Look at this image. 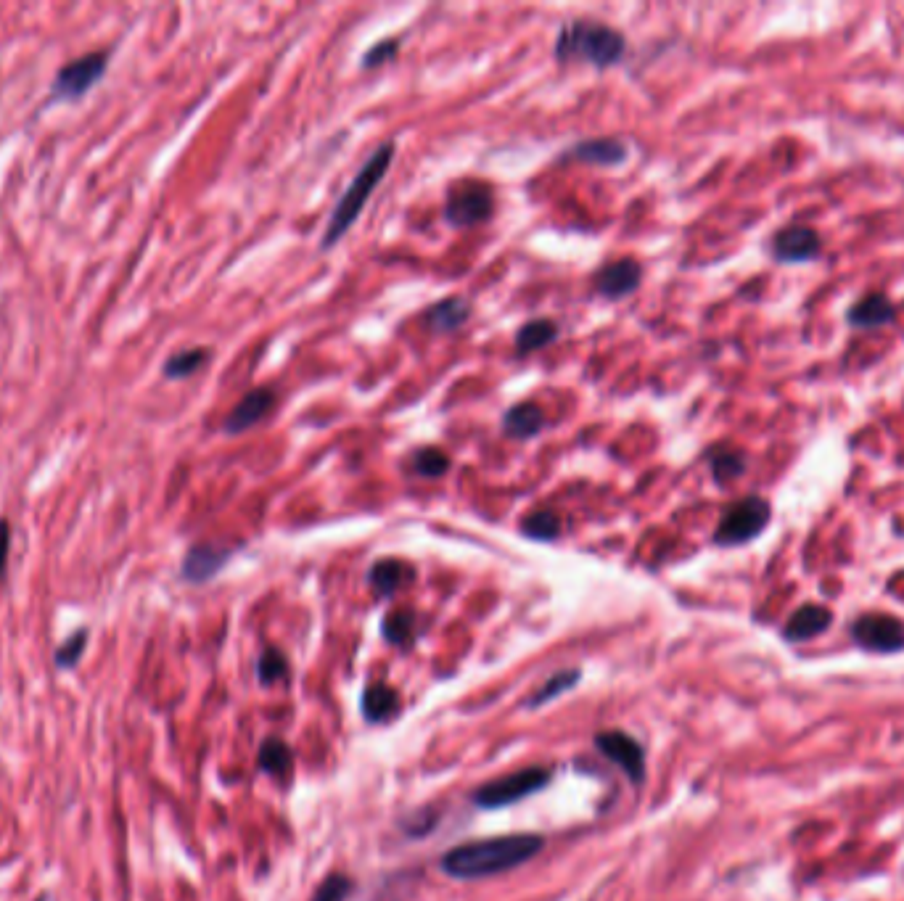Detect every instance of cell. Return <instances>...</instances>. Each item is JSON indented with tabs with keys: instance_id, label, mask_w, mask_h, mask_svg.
<instances>
[{
	"instance_id": "obj_1",
	"label": "cell",
	"mask_w": 904,
	"mask_h": 901,
	"mask_svg": "<svg viewBox=\"0 0 904 901\" xmlns=\"http://www.w3.org/2000/svg\"><path fill=\"white\" fill-rule=\"evenodd\" d=\"M542 846H545V841L534 833L500 835V838L455 846V849L447 851L439 865L450 878H490V875H500V872H508L513 867L527 865L529 859L540 854Z\"/></svg>"
},
{
	"instance_id": "obj_2",
	"label": "cell",
	"mask_w": 904,
	"mask_h": 901,
	"mask_svg": "<svg viewBox=\"0 0 904 901\" xmlns=\"http://www.w3.org/2000/svg\"><path fill=\"white\" fill-rule=\"evenodd\" d=\"M624 37L601 22H569L556 37V59L590 61L593 67H614L622 59Z\"/></svg>"
},
{
	"instance_id": "obj_3",
	"label": "cell",
	"mask_w": 904,
	"mask_h": 901,
	"mask_svg": "<svg viewBox=\"0 0 904 901\" xmlns=\"http://www.w3.org/2000/svg\"><path fill=\"white\" fill-rule=\"evenodd\" d=\"M394 159V146L392 143H384V146L378 148L376 154L363 164V170L357 172V178L349 183V188L344 191V196L339 199L336 204L334 215H331V222H328L326 228V236H323V249H331V246L339 241L344 233H347L355 220L360 217L363 212L365 201L371 199L373 188H376L381 180H384L386 170H389V164Z\"/></svg>"
},
{
	"instance_id": "obj_4",
	"label": "cell",
	"mask_w": 904,
	"mask_h": 901,
	"mask_svg": "<svg viewBox=\"0 0 904 901\" xmlns=\"http://www.w3.org/2000/svg\"><path fill=\"white\" fill-rule=\"evenodd\" d=\"M770 518L772 508L764 497H743V500L733 503L722 513L717 532H714V542L722 547L746 545V542H751L767 529Z\"/></svg>"
},
{
	"instance_id": "obj_5",
	"label": "cell",
	"mask_w": 904,
	"mask_h": 901,
	"mask_svg": "<svg viewBox=\"0 0 904 901\" xmlns=\"http://www.w3.org/2000/svg\"><path fill=\"white\" fill-rule=\"evenodd\" d=\"M109 56L112 51H90L85 56H77L69 64L56 72L51 82V98L56 101H77L96 85L109 69Z\"/></svg>"
},
{
	"instance_id": "obj_6",
	"label": "cell",
	"mask_w": 904,
	"mask_h": 901,
	"mask_svg": "<svg viewBox=\"0 0 904 901\" xmlns=\"http://www.w3.org/2000/svg\"><path fill=\"white\" fill-rule=\"evenodd\" d=\"M495 209V196H492L490 185L479 183V180H460L447 193V220L455 228H474L482 225L492 217Z\"/></svg>"
},
{
	"instance_id": "obj_7",
	"label": "cell",
	"mask_w": 904,
	"mask_h": 901,
	"mask_svg": "<svg viewBox=\"0 0 904 901\" xmlns=\"http://www.w3.org/2000/svg\"><path fill=\"white\" fill-rule=\"evenodd\" d=\"M550 783L548 769H521V772H513V775L497 777L492 783L482 785L479 791L474 793L476 806L482 809H500V806L516 804V801H524L532 793L542 791L545 785Z\"/></svg>"
},
{
	"instance_id": "obj_8",
	"label": "cell",
	"mask_w": 904,
	"mask_h": 901,
	"mask_svg": "<svg viewBox=\"0 0 904 901\" xmlns=\"http://www.w3.org/2000/svg\"><path fill=\"white\" fill-rule=\"evenodd\" d=\"M854 643L870 653L904 650V621L889 613H865L852 624Z\"/></svg>"
},
{
	"instance_id": "obj_9",
	"label": "cell",
	"mask_w": 904,
	"mask_h": 901,
	"mask_svg": "<svg viewBox=\"0 0 904 901\" xmlns=\"http://www.w3.org/2000/svg\"><path fill=\"white\" fill-rule=\"evenodd\" d=\"M820 249H823V241L812 228H801V225H791V228H783L772 241V254L783 265H799V262H812V259L820 257Z\"/></svg>"
},
{
	"instance_id": "obj_10",
	"label": "cell",
	"mask_w": 904,
	"mask_h": 901,
	"mask_svg": "<svg viewBox=\"0 0 904 901\" xmlns=\"http://www.w3.org/2000/svg\"><path fill=\"white\" fill-rule=\"evenodd\" d=\"M595 746L601 748V754L611 759L614 764L624 769V775L630 777L632 783H640L645 775V756L643 748L635 738L624 735V732H601L595 738Z\"/></svg>"
},
{
	"instance_id": "obj_11",
	"label": "cell",
	"mask_w": 904,
	"mask_h": 901,
	"mask_svg": "<svg viewBox=\"0 0 904 901\" xmlns=\"http://www.w3.org/2000/svg\"><path fill=\"white\" fill-rule=\"evenodd\" d=\"M275 407V394L273 389H267V386H260V389H252L249 394L241 397L230 415L225 418V426L223 429L228 434H241V431H249L252 426H257L260 421H265L267 415L273 413Z\"/></svg>"
},
{
	"instance_id": "obj_12",
	"label": "cell",
	"mask_w": 904,
	"mask_h": 901,
	"mask_svg": "<svg viewBox=\"0 0 904 901\" xmlns=\"http://www.w3.org/2000/svg\"><path fill=\"white\" fill-rule=\"evenodd\" d=\"M640 278H643V270L635 259H619L595 275V291L608 299H619V296H627L638 289Z\"/></svg>"
},
{
	"instance_id": "obj_13",
	"label": "cell",
	"mask_w": 904,
	"mask_h": 901,
	"mask_svg": "<svg viewBox=\"0 0 904 901\" xmlns=\"http://www.w3.org/2000/svg\"><path fill=\"white\" fill-rule=\"evenodd\" d=\"M228 558L230 550H225V547L193 545L186 553V558H183V569H180V574H183L186 582L193 584L209 582V579L215 577L217 571L228 563Z\"/></svg>"
},
{
	"instance_id": "obj_14",
	"label": "cell",
	"mask_w": 904,
	"mask_h": 901,
	"mask_svg": "<svg viewBox=\"0 0 904 901\" xmlns=\"http://www.w3.org/2000/svg\"><path fill=\"white\" fill-rule=\"evenodd\" d=\"M833 621V613L825 606H801L799 611L793 613L788 619L783 635H786L788 643H807V640H815L817 635H823L825 629L830 627Z\"/></svg>"
},
{
	"instance_id": "obj_15",
	"label": "cell",
	"mask_w": 904,
	"mask_h": 901,
	"mask_svg": "<svg viewBox=\"0 0 904 901\" xmlns=\"http://www.w3.org/2000/svg\"><path fill=\"white\" fill-rule=\"evenodd\" d=\"M897 318V307L891 304V299L886 294H870L865 299L854 304L846 320L854 328H881V325H889L891 320Z\"/></svg>"
},
{
	"instance_id": "obj_16",
	"label": "cell",
	"mask_w": 904,
	"mask_h": 901,
	"mask_svg": "<svg viewBox=\"0 0 904 901\" xmlns=\"http://www.w3.org/2000/svg\"><path fill=\"white\" fill-rule=\"evenodd\" d=\"M415 571L413 566H408L405 561H397V558H384L378 561L371 569V587L378 595H394L400 592L405 584L413 582Z\"/></svg>"
},
{
	"instance_id": "obj_17",
	"label": "cell",
	"mask_w": 904,
	"mask_h": 901,
	"mask_svg": "<svg viewBox=\"0 0 904 901\" xmlns=\"http://www.w3.org/2000/svg\"><path fill=\"white\" fill-rule=\"evenodd\" d=\"M468 315H471V307H468L466 299L450 296V299H442V302L434 304V307L426 312V325H429V331L434 333H450L458 331L460 325L468 320Z\"/></svg>"
},
{
	"instance_id": "obj_18",
	"label": "cell",
	"mask_w": 904,
	"mask_h": 901,
	"mask_svg": "<svg viewBox=\"0 0 904 901\" xmlns=\"http://www.w3.org/2000/svg\"><path fill=\"white\" fill-rule=\"evenodd\" d=\"M571 159H579V162L587 164H601V167H611V164H619L627 159V148L624 143L611 141V138H601V141H585L574 146L569 151Z\"/></svg>"
},
{
	"instance_id": "obj_19",
	"label": "cell",
	"mask_w": 904,
	"mask_h": 901,
	"mask_svg": "<svg viewBox=\"0 0 904 901\" xmlns=\"http://www.w3.org/2000/svg\"><path fill=\"white\" fill-rule=\"evenodd\" d=\"M542 410L532 402H524V405L511 407L503 418L505 434L513 436V439H529V436L540 434L542 429Z\"/></svg>"
},
{
	"instance_id": "obj_20",
	"label": "cell",
	"mask_w": 904,
	"mask_h": 901,
	"mask_svg": "<svg viewBox=\"0 0 904 901\" xmlns=\"http://www.w3.org/2000/svg\"><path fill=\"white\" fill-rule=\"evenodd\" d=\"M397 709H400V695L392 687L371 685L363 693V714L368 722H386L397 714Z\"/></svg>"
},
{
	"instance_id": "obj_21",
	"label": "cell",
	"mask_w": 904,
	"mask_h": 901,
	"mask_svg": "<svg viewBox=\"0 0 904 901\" xmlns=\"http://www.w3.org/2000/svg\"><path fill=\"white\" fill-rule=\"evenodd\" d=\"M709 466H712V476L717 484H730L746 473V455L733 447H717L709 452Z\"/></svg>"
},
{
	"instance_id": "obj_22",
	"label": "cell",
	"mask_w": 904,
	"mask_h": 901,
	"mask_svg": "<svg viewBox=\"0 0 904 901\" xmlns=\"http://www.w3.org/2000/svg\"><path fill=\"white\" fill-rule=\"evenodd\" d=\"M260 767L262 772L273 777H286L294 767V756L291 748L278 738H267L260 748Z\"/></svg>"
},
{
	"instance_id": "obj_23",
	"label": "cell",
	"mask_w": 904,
	"mask_h": 901,
	"mask_svg": "<svg viewBox=\"0 0 904 901\" xmlns=\"http://www.w3.org/2000/svg\"><path fill=\"white\" fill-rule=\"evenodd\" d=\"M556 336H558L556 323H550V320H532V323L524 325L519 331V336H516V349H519V355H529L534 349L548 347Z\"/></svg>"
},
{
	"instance_id": "obj_24",
	"label": "cell",
	"mask_w": 904,
	"mask_h": 901,
	"mask_svg": "<svg viewBox=\"0 0 904 901\" xmlns=\"http://www.w3.org/2000/svg\"><path fill=\"white\" fill-rule=\"evenodd\" d=\"M207 360H209L207 349H201V347L183 349V352L172 355L170 360L164 362V376L172 378V381H178V378H188V376H193L196 370L204 368Z\"/></svg>"
},
{
	"instance_id": "obj_25",
	"label": "cell",
	"mask_w": 904,
	"mask_h": 901,
	"mask_svg": "<svg viewBox=\"0 0 904 901\" xmlns=\"http://www.w3.org/2000/svg\"><path fill=\"white\" fill-rule=\"evenodd\" d=\"M410 468L418 476H423V479H439V476H445L450 471V458L442 450H437V447H423V450L413 452Z\"/></svg>"
},
{
	"instance_id": "obj_26",
	"label": "cell",
	"mask_w": 904,
	"mask_h": 901,
	"mask_svg": "<svg viewBox=\"0 0 904 901\" xmlns=\"http://www.w3.org/2000/svg\"><path fill=\"white\" fill-rule=\"evenodd\" d=\"M521 532L532 537V540H556L558 532H561V521L553 510H537L532 516L524 518V524H521Z\"/></svg>"
},
{
	"instance_id": "obj_27",
	"label": "cell",
	"mask_w": 904,
	"mask_h": 901,
	"mask_svg": "<svg viewBox=\"0 0 904 901\" xmlns=\"http://www.w3.org/2000/svg\"><path fill=\"white\" fill-rule=\"evenodd\" d=\"M577 680H579L577 669H569V672H558L556 677H550V680L545 682V685H542L540 690H537V693L532 695V698H529L527 706H542V703L553 701L556 695L566 693V690H571V687L577 685Z\"/></svg>"
},
{
	"instance_id": "obj_28",
	"label": "cell",
	"mask_w": 904,
	"mask_h": 901,
	"mask_svg": "<svg viewBox=\"0 0 904 901\" xmlns=\"http://www.w3.org/2000/svg\"><path fill=\"white\" fill-rule=\"evenodd\" d=\"M88 637H90L88 629H77L75 635H69L67 640L56 648V656H53L56 658V666H59V669H72V666H77V661H80L82 653H85Z\"/></svg>"
},
{
	"instance_id": "obj_29",
	"label": "cell",
	"mask_w": 904,
	"mask_h": 901,
	"mask_svg": "<svg viewBox=\"0 0 904 901\" xmlns=\"http://www.w3.org/2000/svg\"><path fill=\"white\" fill-rule=\"evenodd\" d=\"M413 629H415V619H413V613H408V611H394L384 619V637L394 645L408 643L410 637H413Z\"/></svg>"
},
{
	"instance_id": "obj_30",
	"label": "cell",
	"mask_w": 904,
	"mask_h": 901,
	"mask_svg": "<svg viewBox=\"0 0 904 901\" xmlns=\"http://www.w3.org/2000/svg\"><path fill=\"white\" fill-rule=\"evenodd\" d=\"M286 672H289V669H286V658H283L278 650L267 648L260 658V666H257L260 682H265V685H273V682L283 680Z\"/></svg>"
},
{
	"instance_id": "obj_31",
	"label": "cell",
	"mask_w": 904,
	"mask_h": 901,
	"mask_svg": "<svg viewBox=\"0 0 904 901\" xmlns=\"http://www.w3.org/2000/svg\"><path fill=\"white\" fill-rule=\"evenodd\" d=\"M349 894H352V880L344 875H331L320 883L312 901H347Z\"/></svg>"
},
{
	"instance_id": "obj_32",
	"label": "cell",
	"mask_w": 904,
	"mask_h": 901,
	"mask_svg": "<svg viewBox=\"0 0 904 901\" xmlns=\"http://www.w3.org/2000/svg\"><path fill=\"white\" fill-rule=\"evenodd\" d=\"M394 53H397V40H384V43H378L373 51L365 53L363 64L365 67H378V64H384L386 59H392Z\"/></svg>"
},
{
	"instance_id": "obj_33",
	"label": "cell",
	"mask_w": 904,
	"mask_h": 901,
	"mask_svg": "<svg viewBox=\"0 0 904 901\" xmlns=\"http://www.w3.org/2000/svg\"><path fill=\"white\" fill-rule=\"evenodd\" d=\"M8 550H11V526H8L6 518H0V584L6 579Z\"/></svg>"
},
{
	"instance_id": "obj_34",
	"label": "cell",
	"mask_w": 904,
	"mask_h": 901,
	"mask_svg": "<svg viewBox=\"0 0 904 901\" xmlns=\"http://www.w3.org/2000/svg\"><path fill=\"white\" fill-rule=\"evenodd\" d=\"M40 901H43V899H40Z\"/></svg>"
}]
</instances>
